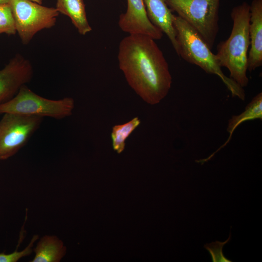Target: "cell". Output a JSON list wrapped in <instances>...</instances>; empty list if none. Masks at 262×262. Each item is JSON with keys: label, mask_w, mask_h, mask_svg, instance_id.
<instances>
[{"label": "cell", "mask_w": 262, "mask_h": 262, "mask_svg": "<svg viewBox=\"0 0 262 262\" xmlns=\"http://www.w3.org/2000/svg\"><path fill=\"white\" fill-rule=\"evenodd\" d=\"M31 0L33 1L34 2H37V3H39V4L42 3V0Z\"/></svg>", "instance_id": "20"}, {"label": "cell", "mask_w": 262, "mask_h": 262, "mask_svg": "<svg viewBox=\"0 0 262 262\" xmlns=\"http://www.w3.org/2000/svg\"><path fill=\"white\" fill-rule=\"evenodd\" d=\"M192 27L212 49L219 31L220 0H164Z\"/></svg>", "instance_id": "4"}, {"label": "cell", "mask_w": 262, "mask_h": 262, "mask_svg": "<svg viewBox=\"0 0 262 262\" xmlns=\"http://www.w3.org/2000/svg\"><path fill=\"white\" fill-rule=\"evenodd\" d=\"M233 26L229 37L221 41L215 54L221 67H226L230 78L242 87L248 85L247 60L250 38V5L244 1L231 10Z\"/></svg>", "instance_id": "2"}, {"label": "cell", "mask_w": 262, "mask_h": 262, "mask_svg": "<svg viewBox=\"0 0 262 262\" xmlns=\"http://www.w3.org/2000/svg\"><path fill=\"white\" fill-rule=\"evenodd\" d=\"M33 251L35 256L32 262H59L65 255L66 248L57 236L45 235Z\"/></svg>", "instance_id": "12"}, {"label": "cell", "mask_w": 262, "mask_h": 262, "mask_svg": "<svg viewBox=\"0 0 262 262\" xmlns=\"http://www.w3.org/2000/svg\"><path fill=\"white\" fill-rule=\"evenodd\" d=\"M39 236L34 235L30 243L23 250L18 251L16 249L14 252L10 254H5L4 252L0 253V262H16L21 258L31 254L33 249V246L34 242L38 240Z\"/></svg>", "instance_id": "17"}, {"label": "cell", "mask_w": 262, "mask_h": 262, "mask_svg": "<svg viewBox=\"0 0 262 262\" xmlns=\"http://www.w3.org/2000/svg\"><path fill=\"white\" fill-rule=\"evenodd\" d=\"M43 118L5 113L0 120V160L15 155L39 128Z\"/></svg>", "instance_id": "7"}, {"label": "cell", "mask_w": 262, "mask_h": 262, "mask_svg": "<svg viewBox=\"0 0 262 262\" xmlns=\"http://www.w3.org/2000/svg\"><path fill=\"white\" fill-rule=\"evenodd\" d=\"M262 119V93H258L245 108V111L237 115H233L229 120L227 131L229 137L226 143L218 150L226 146L231 139L235 130L242 123L246 121Z\"/></svg>", "instance_id": "14"}, {"label": "cell", "mask_w": 262, "mask_h": 262, "mask_svg": "<svg viewBox=\"0 0 262 262\" xmlns=\"http://www.w3.org/2000/svg\"><path fill=\"white\" fill-rule=\"evenodd\" d=\"M16 31L24 44H27L38 32L53 26L59 12L31 0H11Z\"/></svg>", "instance_id": "6"}, {"label": "cell", "mask_w": 262, "mask_h": 262, "mask_svg": "<svg viewBox=\"0 0 262 262\" xmlns=\"http://www.w3.org/2000/svg\"><path fill=\"white\" fill-rule=\"evenodd\" d=\"M56 9L59 13L70 17L80 34L85 35L92 30L83 0H56Z\"/></svg>", "instance_id": "13"}, {"label": "cell", "mask_w": 262, "mask_h": 262, "mask_svg": "<svg viewBox=\"0 0 262 262\" xmlns=\"http://www.w3.org/2000/svg\"><path fill=\"white\" fill-rule=\"evenodd\" d=\"M148 18L151 23L168 37L177 54L178 45L173 19L174 15L164 0H143Z\"/></svg>", "instance_id": "11"}, {"label": "cell", "mask_w": 262, "mask_h": 262, "mask_svg": "<svg viewBox=\"0 0 262 262\" xmlns=\"http://www.w3.org/2000/svg\"><path fill=\"white\" fill-rule=\"evenodd\" d=\"M127 1V10L120 16L118 20L120 29L129 34H144L155 40L160 39L163 33L150 21L143 0Z\"/></svg>", "instance_id": "9"}, {"label": "cell", "mask_w": 262, "mask_h": 262, "mask_svg": "<svg viewBox=\"0 0 262 262\" xmlns=\"http://www.w3.org/2000/svg\"><path fill=\"white\" fill-rule=\"evenodd\" d=\"M173 23L178 45L177 54L206 73L218 76L233 97L244 100L246 95L243 88L224 74L215 54L196 31L178 16L174 15Z\"/></svg>", "instance_id": "3"}, {"label": "cell", "mask_w": 262, "mask_h": 262, "mask_svg": "<svg viewBox=\"0 0 262 262\" xmlns=\"http://www.w3.org/2000/svg\"><path fill=\"white\" fill-rule=\"evenodd\" d=\"M15 20L9 4H0V34L16 33Z\"/></svg>", "instance_id": "16"}, {"label": "cell", "mask_w": 262, "mask_h": 262, "mask_svg": "<svg viewBox=\"0 0 262 262\" xmlns=\"http://www.w3.org/2000/svg\"><path fill=\"white\" fill-rule=\"evenodd\" d=\"M118 61L127 82L146 103L157 104L172 84L168 63L155 40L144 34H129L119 45Z\"/></svg>", "instance_id": "1"}, {"label": "cell", "mask_w": 262, "mask_h": 262, "mask_svg": "<svg viewBox=\"0 0 262 262\" xmlns=\"http://www.w3.org/2000/svg\"><path fill=\"white\" fill-rule=\"evenodd\" d=\"M32 75L29 61L19 56L11 59L0 70V104L13 98L20 88L31 80Z\"/></svg>", "instance_id": "8"}, {"label": "cell", "mask_w": 262, "mask_h": 262, "mask_svg": "<svg viewBox=\"0 0 262 262\" xmlns=\"http://www.w3.org/2000/svg\"><path fill=\"white\" fill-rule=\"evenodd\" d=\"M141 121L135 117L128 122L113 127L111 137L113 149L118 153H121L125 147V141L140 124Z\"/></svg>", "instance_id": "15"}, {"label": "cell", "mask_w": 262, "mask_h": 262, "mask_svg": "<svg viewBox=\"0 0 262 262\" xmlns=\"http://www.w3.org/2000/svg\"><path fill=\"white\" fill-rule=\"evenodd\" d=\"M231 239V233L227 240L223 242L216 241L210 244H206L204 247L210 253L213 262H231L223 255L222 249L225 244L229 243Z\"/></svg>", "instance_id": "18"}, {"label": "cell", "mask_w": 262, "mask_h": 262, "mask_svg": "<svg viewBox=\"0 0 262 262\" xmlns=\"http://www.w3.org/2000/svg\"><path fill=\"white\" fill-rule=\"evenodd\" d=\"M249 33L247 70L252 71L262 65V0H253L250 5Z\"/></svg>", "instance_id": "10"}, {"label": "cell", "mask_w": 262, "mask_h": 262, "mask_svg": "<svg viewBox=\"0 0 262 262\" xmlns=\"http://www.w3.org/2000/svg\"><path fill=\"white\" fill-rule=\"evenodd\" d=\"M11 0H0V4H9Z\"/></svg>", "instance_id": "19"}, {"label": "cell", "mask_w": 262, "mask_h": 262, "mask_svg": "<svg viewBox=\"0 0 262 262\" xmlns=\"http://www.w3.org/2000/svg\"><path fill=\"white\" fill-rule=\"evenodd\" d=\"M74 100L69 97L52 100L36 94L25 85L9 101L0 104V114L13 113L62 119L70 116Z\"/></svg>", "instance_id": "5"}]
</instances>
